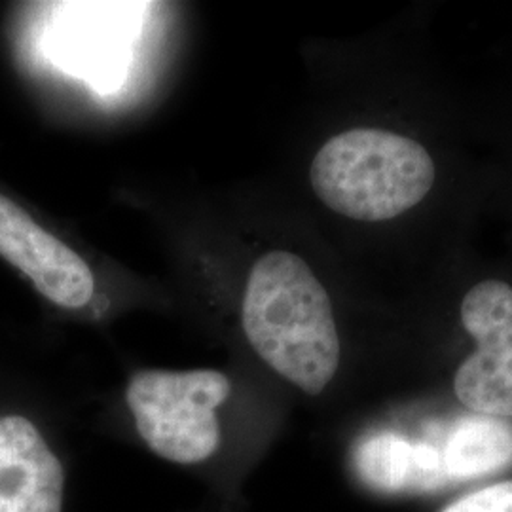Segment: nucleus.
I'll use <instances>...</instances> for the list:
<instances>
[{
	"mask_svg": "<svg viewBox=\"0 0 512 512\" xmlns=\"http://www.w3.org/2000/svg\"><path fill=\"white\" fill-rule=\"evenodd\" d=\"M355 471L378 490H403L423 480H435L439 456L429 446H414L397 435H374L355 450Z\"/></svg>",
	"mask_w": 512,
	"mask_h": 512,
	"instance_id": "nucleus-7",
	"label": "nucleus"
},
{
	"mask_svg": "<svg viewBox=\"0 0 512 512\" xmlns=\"http://www.w3.org/2000/svg\"><path fill=\"white\" fill-rule=\"evenodd\" d=\"M461 323L476 351L456 372L459 403L484 418H512V287L488 279L461 302Z\"/></svg>",
	"mask_w": 512,
	"mask_h": 512,
	"instance_id": "nucleus-4",
	"label": "nucleus"
},
{
	"mask_svg": "<svg viewBox=\"0 0 512 512\" xmlns=\"http://www.w3.org/2000/svg\"><path fill=\"white\" fill-rule=\"evenodd\" d=\"M73 463L21 412L0 414V512H69Z\"/></svg>",
	"mask_w": 512,
	"mask_h": 512,
	"instance_id": "nucleus-5",
	"label": "nucleus"
},
{
	"mask_svg": "<svg viewBox=\"0 0 512 512\" xmlns=\"http://www.w3.org/2000/svg\"><path fill=\"white\" fill-rule=\"evenodd\" d=\"M249 348L308 397L323 395L342 365L329 294L300 256L272 251L251 270L241 306Z\"/></svg>",
	"mask_w": 512,
	"mask_h": 512,
	"instance_id": "nucleus-2",
	"label": "nucleus"
},
{
	"mask_svg": "<svg viewBox=\"0 0 512 512\" xmlns=\"http://www.w3.org/2000/svg\"><path fill=\"white\" fill-rule=\"evenodd\" d=\"M512 461V429L495 418L463 421L448 439L442 465L454 478L486 475Z\"/></svg>",
	"mask_w": 512,
	"mask_h": 512,
	"instance_id": "nucleus-8",
	"label": "nucleus"
},
{
	"mask_svg": "<svg viewBox=\"0 0 512 512\" xmlns=\"http://www.w3.org/2000/svg\"><path fill=\"white\" fill-rule=\"evenodd\" d=\"M183 512H220L213 503H209L207 499L203 501L202 505H198V507H192L190 511H183Z\"/></svg>",
	"mask_w": 512,
	"mask_h": 512,
	"instance_id": "nucleus-10",
	"label": "nucleus"
},
{
	"mask_svg": "<svg viewBox=\"0 0 512 512\" xmlns=\"http://www.w3.org/2000/svg\"><path fill=\"white\" fill-rule=\"evenodd\" d=\"M0 256L27 275L40 294L57 306L78 310L90 304L95 289L90 266L2 194Z\"/></svg>",
	"mask_w": 512,
	"mask_h": 512,
	"instance_id": "nucleus-6",
	"label": "nucleus"
},
{
	"mask_svg": "<svg viewBox=\"0 0 512 512\" xmlns=\"http://www.w3.org/2000/svg\"><path fill=\"white\" fill-rule=\"evenodd\" d=\"M311 186L329 209L363 222L391 220L429 194L435 164L414 139L357 128L327 141L315 154Z\"/></svg>",
	"mask_w": 512,
	"mask_h": 512,
	"instance_id": "nucleus-3",
	"label": "nucleus"
},
{
	"mask_svg": "<svg viewBox=\"0 0 512 512\" xmlns=\"http://www.w3.org/2000/svg\"><path fill=\"white\" fill-rule=\"evenodd\" d=\"M440 512H512V480L463 495Z\"/></svg>",
	"mask_w": 512,
	"mask_h": 512,
	"instance_id": "nucleus-9",
	"label": "nucleus"
},
{
	"mask_svg": "<svg viewBox=\"0 0 512 512\" xmlns=\"http://www.w3.org/2000/svg\"><path fill=\"white\" fill-rule=\"evenodd\" d=\"M238 384L219 368H141L124 387L129 435L154 458L205 488L220 512L245 509V488L264 439L228 408Z\"/></svg>",
	"mask_w": 512,
	"mask_h": 512,
	"instance_id": "nucleus-1",
	"label": "nucleus"
}]
</instances>
